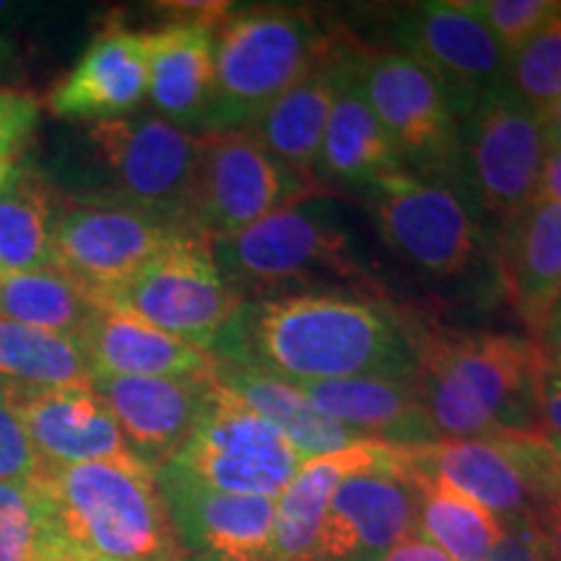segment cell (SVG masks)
Here are the masks:
<instances>
[{
  "label": "cell",
  "mask_w": 561,
  "mask_h": 561,
  "mask_svg": "<svg viewBox=\"0 0 561 561\" xmlns=\"http://www.w3.org/2000/svg\"><path fill=\"white\" fill-rule=\"evenodd\" d=\"M214 348V359L252 364L294 388L351 377H416L405 312L343 291L244 301Z\"/></svg>",
  "instance_id": "6da1fadb"
},
{
  "label": "cell",
  "mask_w": 561,
  "mask_h": 561,
  "mask_svg": "<svg viewBox=\"0 0 561 561\" xmlns=\"http://www.w3.org/2000/svg\"><path fill=\"white\" fill-rule=\"evenodd\" d=\"M416 356V390L437 439H489L538 432L536 385L543 356L536 341L468 333L405 314Z\"/></svg>",
  "instance_id": "7a4b0ae2"
},
{
  "label": "cell",
  "mask_w": 561,
  "mask_h": 561,
  "mask_svg": "<svg viewBox=\"0 0 561 561\" xmlns=\"http://www.w3.org/2000/svg\"><path fill=\"white\" fill-rule=\"evenodd\" d=\"M76 559L187 561L157 473L138 458L45 466L32 481Z\"/></svg>",
  "instance_id": "3957f363"
},
{
  "label": "cell",
  "mask_w": 561,
  "mask_h": 561,
  "mask_svg": "<svg viewBox=\"0 0 561 561\" xmlns=\"http://www.w3.org/2000/svg\"><path fill=\"white\" fill-rule=\"evenodd\" d=\"M371 224L398 261L439 289L502 299L491 231L453 185L392 172L364 191Z\"/></svg>",
  "instance_id": "277c9868"
},
{
  "label": "cell",
  "mask_w": 561,
  "mask_h": 561,
  "mask_svg": "<svg viewBox=\"0 0 561 561\" xmlns=\"http://www.w3.org/2000/svg\"><path fill=\"white\" fill-rule=\"evenodd\" d=\"M333 37L297 5L231 9L214 30V100L203 133L255 121L325 58Z\"/></svg>",
  "instance_id": "5b68a950"
},
{
  "label": "cell",
  "mask_w": 561,
  "mask_h": 561,
  "mask_svg": "<svg viewBox=\"0 0 561 561\" xmlns=\"http://www.w3.org/2000/svg\"><path fill=\"white\" fill-rule=\"evenodd\" d=\"M343 50L356 87L388 133L403 170L455 187L460 110L445 81L411 55L364 45L348 32Z\"/></svg>",
  "instance_id": "8992f818"
},
{
  "label": "cell",
  "mask_w": 561,
  "mask_h": 561,
  "mask_svg": "<svg viewBox=\"0 0 561 561\" xmlns=\"http://www.w3.org/2000/svg\"><path fill=\"white\" fill-rule=\"evenodd\" d=\"M214 261L240 297L271 299L322 280L371 289L348 237L318 198L291 203L252 227L210 242Z\"/></svg>",
  "instance_id": "52a82bcc"
},
{
  "label": "cell",
  "mask_w": 561,
  "mask_h": 561,
  "mask_svg": "<svg viewBox=\"0 0 561 561\" xmlns=\"http://www.w3.org/2000/svg\"><path fill=\"white\" fill-rule=\"evenodd\" d=\"M549 146L538 112L507 89L476 96L460 110V161L455 191L479 210L489 231L530 206Z\"/></svg>",
  "instance_id": "ba28073f"
},
{
  "label": "cell",
  "mask_w": 561,
  "mask_h": 561,
  "mask_svg": "<svg viewBox=\"0 0 561 561\" xmlns=\"http://www.w3.org/2000/svg\"><path fill=\"white\" fill-rule=\"evenodd\" d=\"M96 305L206 351L227 333L244 299L224 278L210 244L198 234H185L133 276L102 291Z\"/></svg>",
  "instance_id": "9c48e42d"
},
{
  "label": "cell",
  "mask_w": 561,
  "mask_h": 561,
  "mask_svg": "<svg viewBox=\"0 0 561 561\" xmlns=\"http://www.w3.org/2000/svg\"><path fill=\"white\" fill-rule=\"evenodd\" d=\"M325 195L284 170L248 130L201 133L185 227L210 244L291 203Z\"/></svg>",
  "instance_id": "30bf717a"
},
{
  "label": "cell",
  "mask_w": 561,
  "mask_h": 561,
  "mask_svg": "<svg viewBox=\"0 0 561 561\" xmlns=\"http://www.w3.org/2000/svg\"><path fill=\"white\" fill-rule=\"evenodd\" d=\"M301 462L276 426L216 382L198 430L167 468L214 491L278 500Z\"/></svg>",
  "instance_id": "8fae6325"
},
{
  "label": "cell",
  "mask_w": 561,
  "mask_h": 561,
  "mask_svg": "<svg viewBox=\"0 0 561 561\" xmlns=\"http://www.w3.org/2000/svg\"><path fill=\"white\" fill-rule=\"evenodd\" d=\"M89 138L123 206L185 227L201 133L159 115H125L94 123Z\"/></svg>",
  "instance_id": "7c38bea8"
},
{
  "label": "cell",
  "mask_w": 561,
  "mask_h": 561,
  "mask_svg": "<svg viewBox=\"0 0 561 561\" xmlns=\"http://www.w3.org/2000/svg\"><path fill=\"white\" fill-rule=\"evenodd\" d=\"M191 229L123 203H81L53 214V268L96 301Z\"/></svg>",
  "instance_id": "4fadbf2b"
},
{
  "label": "cell",
  "mask_w": 561,
  "mask_h": 561,
  "mask_svg": "<svg viewBox=\"0 0 561 561\" xmlns=\"http://www.w3.org/2000/svg\"><path fill=\"white\" fill-rule=\"evenodd\" d=\"M390 37L445 81L458 110L476 96L507 89L510 55L460 0L401 5L390 16Z\"/></svg>",
  "instance_id": "5bb4252c"
},
{
  "label": "cell",
  "mask_w": 561,
  "mask_h": 561,
  "mask_svg": "<svg viewBox=\"0 0 561 561\" xmlns=\"http://www.w3.org/2000/svg\"><path fill=\"white\" fill-rule=\"evenodd\" d=\"M91 388L117 421L130 453L157 473L198 430L214 398L216 371L210 377L94 375Z\"/></svg>",
  "instance_id": "9a60e30c"
},
{
  "label": "cell",
  "mask_w": 561,
  "mask_h": 561,
  "mask_svg": "<svg viewBox=\"0 0 561 561\" xmlns=\"http://www.w3.org/2000/svg\"><path fill=\"white\" fill-rule=\"evenodd\" d=\"M411 536H416V491L396 460L339 483L322 523L320 561H382Z\"/></svg>",
  "instance_id": "2e32d148"
},
{
  "label": "cell",
  "mask_w": 561,
  "mask_h": 561,
  "mask_svg": "<svg viewBox=\"0 0 561 561\" xmlns=\"http://www.w3.org/2000/svg\"><path fill=\"white\" fill-rule=\"evenodd\" d=\"M157 483L185 553L203 561H265L271 546L273 496L227 494L201 486L172 468H159Z\"/></svg>",
  "instance_id": "e0dca14e"
},
{
  "label": "cell",
  "mask_w": 561,
  "mask_h": 561,
  "mask_svg": "<svg viewBox=\"0 0 561 561\" xmlns=\"http://www.w3.org/2000/svg\"><path fill=\"white\" fill-rule=\"evenodd\" d=\"M398 471L411 481L450 489L491 512L502 525L530 520L538 496L515 458L494 437L396 445Z\"/></svg>",
  "instance_id": "ac0fdd59"
},
{
  "label": "cell",
  "mask_w": 561,
  "mask_h": 561,
  "mask_svg": "<svg viewBox=\"0 0 561 561\" xmlns=\"http://www.w3.org/2000/svg\"><path fill=\"white\" fill-rule=\"evenodd\" d=\"M0 390L45 466L136 458L94 388L37 390L0 385Z\"/></svg>",
  "instance_id": "d6986e66"
},
{
  "label": "cell",
  "mask_w": 561,
  "mask_h": 561,
  "mask_svg": "<svg viewBox=\"0 0 561 561\" xmlns=\"http://www.w3.org/2000/svg\"><path fill=\"white\" fill-rule=\"evenodd\" d=\"M491 240L502 301L512 307L530 341H538L561 294V203L536 198L491 231Z\"/></svg>",
  "instance_id": "ffe728a7"
},
{
  "label": "cell",
  "mask_w": 561,
  "mask_h": 561,
  "mask_svg": "<svg viewBox=\"0 0 561 561\" xmlns=\"http://www.w3.org/2000/svg\"><path fill=\"white\" fill-rule=\"evenodd\" d=\"M343 39L346 32H335L331 50L335 96L314 164V180L328 195L364 193L377 180L403 170L388 133L351 76Z\"/></svg>",
  "instance_id": "44dd1931"
},
{
  "label": "cell",
  "mask_w": 561,
  "mask_h": 561,
  "mask_svg": "<svg viewBox=\"0 0 561 561\" xmlns=\"http://www.w3.org/2000/svg\"><path fill=\"white\" fill-rule=\"evenodd\" d=\"M146 32L112 26L96 34L79 62L50 89L47 107L66 121L100 123L128 115L146 100Z\"/></svg>",
  "instance_id": "7402d4cb"
},
{
  "label": "cell",
  "mask_w": 561,
  "mask_h": 561,
  "mask_svg": "<svg viewBox=\"0 0 561 561\" xmlns=\"http://www.w3.org/2000/svg\"><path fill=\"white\" fill-rule=\"evenodd\" d=\"M396 462V445L362 439L346 450L301 462L280 491L265 561H320V533L333 491L348 476Z\"/></svg>",
  "instance_id": "603a6c76"
},
{
  "label": "cell",
  "mask_w": 561,
  "mask_h": 561,
  "mask_svg": "<svg viewBox=\"0 0 561 561\" xmlns=\"http://www.w3.org/2000/svg\"><path fill=\"white\" fill-rule=\"evenodd\" d=\"M214 24L174 21L146 32L153 110L180 128L203 133L214 100Z\"/></svg>",
  "instance_id": "cb8c5ba5"
},
{
  "label": "cell",
  "mask_w": 561,
  "mask_h": 561,
  "mask_svg": "<svg viewBox=\"0 0 561 561\" xmlns=\"http://www.w3.org/2000/svg\"><path fill=\"white\" fill-rule=\"evenodd\" d=\"M299 390L320 413L364 439L401 447L437 442L421 409L416 377H351L301 385Z\"/></svg>",
  "instance_id": "d4e9b609"
},
{
  "label": "cell",
  "mask_w": 561,
  "mask_h": 561,
  "mask_svg": "<svg viewBox=\"0 0 561 561\" xmlns=\"http://www.w3.org/2000/svg\"><path fill=\"white\" fill-rule=\"evenodd\" d=\"M79 341L94 375L210 377L216 371L208 351L107 307L94 312Z\"/></svg>",
  "instance_id": "484cf974"
},
{
  "label": "cell",
  "mask_w": 561,
  "mask_h": 561,
  "mask_svg": "<svg viewBox=\"0 0 561 561\" xmlns=\"http://www.w3.org/2000/svg\"><path fill=\"white\" fill-rule=\"evenodd\" d=\"M331 50L305 79L294 83L291 89H286L276 102H271L255 121H250L242 128L284 170H289L294 178L314 187H320L318 180H314V164H318L322 136H325L328 115H331L335 96V70Z\"/></svg>",
  "instance_id": "4316f807"
},
{
  "label": "cell",
  "mask_w": 561,
  "mask_h": 561,
  "mask_svg": "<svg viewBox=\"0 0 561 561\" xmlns=\"http://www.w3.org/2000/svg\"><path fill=\"white\" fill-rule=\"evenodd\" d=\"M216 362V382L229 390L237 401L263 416L268 424L291 442L301 458L312 460L320 455L346 450L364 437L346 430L339 421L328 419L301 396L291 382L278 380L268 371L242 362Z\"/></svg>",
  "instance_id": "83f0119b"
},
{
  "label": "cell",
  "mask_w": 561,
  "mask_h": 561,
  "mask_svg": "<svg viewBox=\"0 0 561 561\" xmlns=\"http://www.w3.org/2000/svg\"><path fill=\"white\" fill-rule=\"evenodd\" d=\"M0 382L16 388H91L94 369L81 341L0 320Z\"/></svg>",
  "instance_id": "f1b7e54d"
},
{
  "label": "cell",
  "mask_w": 561,
  "mask_h": 561,
  "mask_svg": "<svg viewBox=\"0 0 561 561\" xmlns=\"http://www.w3.org/2000/svg\"><path fill=\"white\" fill-rule=\"evenodd\" d=\"M96 310L100 305L53 265L0 276V320L79 339Z\"/></svg>",
  "instance_id": "f546056e"
},
{
  "label": "cell",
  "mask_w": 561,
  "mask_h": 561,
  "mask_svg": "<svg viewBox=\"0 0 561 561\" xmlns=\"http://www.w3.org/2000/svg\"><path fill=\"white\" fill-rule=\"evenodd\" d=\"M411 483L416 491V536L437 546L453 561H486L502 523L481 504L450 489L426 481Z\"/></svg>",
  "instance_id": "4dcf8cb0"
},
{
  "label": "cell",
  "mask_w": 561,
  "mask_h": 561,
  "mask_svg": "<svg viewBox=\"0 0 561 561\" xmlns=\"http://www.w3.org/2000/svg\"><path fill=\"white\" fill-rule=\"evenodd\" d=\"M50 198L39 178L13 172L0 193V276L50 268Z\"/></svg>",
  "instance_id": "1f68e13d"
},
{
  "label": "cell",
  "mask_w": 561,
  "mask_h": 561,
  "mask_svg": "<svg viewBox=\"0 0 561 561\" xmlns=\"http://www.w3.org/2000/svg\"><path fill=\"white\" fill-rule=\"evenodd\" d=\"M0 561H76L34 483H0Z\"/></svg>",
  "instance_id": "d6a6232c"
},
{
  "label": "cell",
  "mask_w": 561,
  "mask_h": 561,
  "mask_svg": "<svg viewBox=\"0 0 561 561\" xmlns=\"http://www.w3.org/2000/svg\"><path fill=\"white\" fill-rule=\"evenodd\" d=\"M507 91L541 112L561 96V11L510 55Z\"/></svg>",
  "instance_id": "836d02e7"
},
{
  "label": "cell",
  "mask_w": 561,
  "mask_h": 561,
  "mask_svg": "<svg viewBox=\"0 0 561 561\" xmlns=\"http://www.w3.org/2000/svg\"><path fill=\"white\" fill-rule=\"evenodd\" d=\"M462 9L473 13L491 32V37L504 47V53L512 55L520 50L546 21L557 16L561 3L559 0H466Z\"/></svg>",
  "instance_id": "e575fe53"
},
{
  "label": "cell",
  "mask_w": 561,
  "mask_h": 561,
  "mask_svg": "<svg viewBox=\"0 0 561 561\" xmlns=\"http://www.w3.org/2000/svg\"><path fill=\"white\" fill-rule=\"evenodd\" d=\"M42 471V460L30 434L0 390V483H32Z\"/></svg>",
  "instance_id": "d590c367"
},
{
  "label": "cell",
  "mask_w": 561,
  "mask_h": 561,
  "mask_svg": "<svg viewBox=\"0 0 561 561\" xmlns=\"http://www.w3.org/2000/svg\"><path fill=\"white\" fill-rule=\"evenodd\" d=\"M42 104L30 91L0 87V159L16 161L37 128Z\"/></svg>",
  "instance_id": "8d00e7d4"
},
{
  "label": "cell",
  "mask_w": 561,
  "mask_h": 561,
  "mask_svg": "<svg viewBox=\"0 0 561 561\" xmlns=\"http://www.w3.org/2000/svg\"><path fill=\"white\" fill-rule=\"evenodd\" d=\"M486 561H546V553L533 528V517L525 523L502 525L500 538L491 546Z\"/></svg>",
  "instance_id": "74e56055"
},
{
  "label": "cell",
  "mask_w": 561,
  "mask_h": 561,
  "mask_svg": "<svg viewBox=\"0 0 561 561\" xmlns=\"http://www.w3.org/2000/svg\"><path fill=\"white\" fill-rule=\"evenodd\" d=\"M538 398V432L561 437V380L549 367H541L536 385Z\"/></svg>",
  "instance_id": "f35d334b"
},
{
  "label": "cell",
  "mask_w": 561,
  "mask_h": 561,
  "mask_svg": "<svg viewBox=\"0 0 561 561\" xmlns=\"http://www.w3.org/2000/svg\"><path fill=\"white\" fill-rule=\"evenodd\" d=\"M533 528L549 561H561V496L538 504L533 512Z\"/></svg>",
  "instance_id": "ab89813d"
},
{
  "label": "cell",
  "mask_w": 561,
  "mask_h": 561,
  "mask_svg": "<svg viewBox=\"0 0 561 561\" xmlns=\"http://www.w3.org/2000/svg\"><path fill=\"white\" fill-rule=\"evenodd\" d=\"M382 561H453V559L447 557V553H442L437 546L424 541V538L411 536L398 543Z\"/></svg>",
  "instance_id": "60d3db41"
},
{
  "label": "cell",
  "mask_w": 561,
  "mask_h": 561,
  "mask_svg": "<svg viewBox=\"0 0 561 561\" xmlns=\"http://www.w3.org/2000/svg\"><path fill=\"white\" fill-rule=\"evenodd\" d=\"M536 343L538 348H541L546 367H549V371H553V375L561 380V314L549 320V325H546V331Z\"/></svg>",
  "instance_id": "b9f144b4"
},
{
  "label": "cell",
  "mask_w": 561,
  "mask_h": 561,
  "mask_svg": "<svg viewBox=\"0 0 561 561\" xmlns=\"http://www.w3.org/2000/svg\"><path fill=\"white\" fill-rule=\"evenodd\" d=\"M536 198L561 203V149L549 151V157H546V164L541 172V185H538Z\"/></svg>",
  "instance_id": "7bdbcfd3"
},
{
  "label": "cell",
  "mask_w": 561,
  "mask_h": 561,
  "mask_svg": "<svg viewBox=\"0 0 561 561\" xmlns=\"http://www.w3.org/2000/svg\"><path fill=\"white\" fill-rule=\"evenodd\" d=\"M538 121H541L549 151L561 149V96L553 104H549V107L538 112Z\"/></svg>",
  "instance_id": "ee69618b"
},
{
  "label": "cell",
  "mask_w": 561,
  "mask_h": 561,
  "mask_svg": "<svg viewBox=\"0 0 561 561\" xmlns=\"http://www.w3.org/2000/svg\"><path fill=\"white\" fill-rule=\"evenodd\" d=\"M546 439H549L553 476H557V483H559V491H561V437H557V434H546Z\"/></svg>",
  "instance_id": "f6af8a7d"
},
{
  "label": "cell",
  "mask_w": 561,
  "mask_h": 561,
  "mask_svg": "<svg viewBox=\"0 0 561 561\" xmlns=\"http://www.w3.org/2000/svg\"><path fill=\"white\" fill-rule=\"evenodd\" d=\"M13 167H16V161L0 159V193H3V187L9 185V180H11V174H13Z\"/></svg>",
  "instance_id": "bcb514c9"
},
{
  "label": "cell",
  "mask_w": 561,
  "mask_h": 561,
  "mask_svg": "<svg viewBox=\"0 0 561 561\" xmlns=\"http://www.w3.org/2000/svg\"><path fill=\"white\" fill-rule=\"evenodd\" d=\"M9 58H11V42L0 34V66H3Z\"/></svg>",
  "instance_id": "7dc6e473"
},
{
  "label": "cell",
  "mask_w": 561,
  "mask_h": 561,
  "mask_svg": "<svg viewBox=\"0 0 561 561\" xmlns=\"http://www.w3.org/2000/svg\"><path fill=\"white\" fill-rule=\"evenodd\" d=\"M557 314H561V294H559L557 305H553V310H551V318H557ZM551 318H549V320H551Z\"/></svg>",
  "instance_id": "c3c4849f"
},
{
  "label": "cell",
  "mask_w": 561,
  "mask_h": 561,
  "mask_svg": "<svg viewBox=\"0 0 561 561\" xmlns=\"http://www.w3.org/2000/svg\"><path fill=\"white\" fill-rule=\"evenodd\" d=\"M76 561H104V559H76Z\"/></svg>",
  "instance_id": "681fc988"
},
{
  "label": "cell",
  "mask_w": 561,
  "mask_h": 561,
  "mask_svg": "<svg viewBox=\"0 0 561 561\" xmlns=\"http://www.w3.org/2000/svg\"><path fill=\"white\" fill-rule=\"evenodd\" d=\"M546 561H549V557H546Z\"/></svg>",
  "instance_id": "f907efd6"
}]
</instances>
